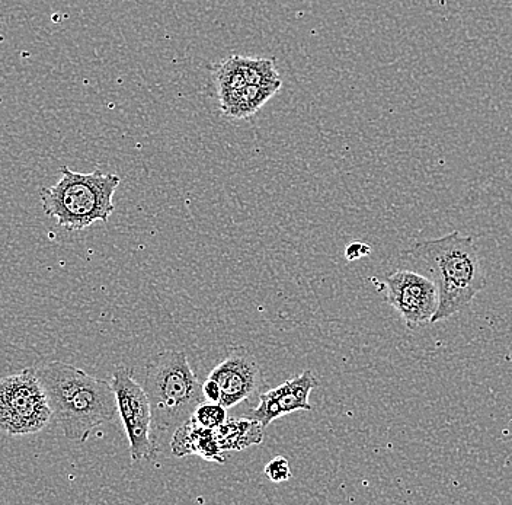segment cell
I'll list each match as a JSON object with an SVG mask.
<instances>
[{"instance_id":"cell-14","label":"cell","mask_w":512,"mask_h":505,"mask_svg":"<svg viewBox=\"0 0 512 505\" xmlns=\"http://www.w3.org/2000/svg\"><path fill=\"white\" fill-rule=\"evenodd\" d=\"M264 475L270 478L275 484H281V482H287L291 478L290 463L286 457L277 456L265 466Z\"/></svg>"},{"instance_id":"cell-1","label":"cell","mask_w":512,"mask_h":505,"mask_svg":"<svg viewBox=\"0 0 512 505\" xmlns=\"http://www.w3.org/2000/svg\"><path fill=\"white\" fill-rule=\"evenodd\" d=\"M35 375L66 439L85 443L96 428L118 414L117 396L107 380L62 361L38 367Z\"/></svg>"},{"instance_id":"cell-5","label":"cell","mask_w":512,"mask_h":505,"mask_svg":"<svg viewBox=\"0 0 512 505\" xmlns=\"http://www.w3.org/2000/svg\"><path fill=\"white\" fill-rule=\"evenodd\" d=\"M51 417L47 395L35 369L0 380V430L9 436H27L43 430Z\"/></svg>"},{"instance_id":"cell-15","label":"cell","mask_w":512,"mask_h":505,"mask_svg":"<svg viewBox=\"0 0 512 505\" xmlns=\"http://www.w3.org/2000/svg\"><path fill=\"white\" fill-rule=\"evenodd\" d=\"M370 254V246L363 244V242H354V244L348 245L347 251H345V258H347V261L352 262L367 257Z\"/></svg>"},{"instance_id":"cell-16","label":"cell","mask_w":512,"mask_h":505,"mask_svg":"<svg viewBox=\"0 0 512 505\" xmlns=\"http://www.w3.org/2000/svg\"><path fill=\"white\" fill-rule=\"evenodd\" d=\"M203 395L206 401L220 402V399H222V389H220L219 383L208 377L206 382L203 383Z\"/></svg>"},{"instance_id":"cell-6","label":"cell","mask_w":512,"mask_h":505,"mask_svg":"<svg viewBox=\"0 0 512 505\" xmlns=\"http://www.w3.org/2000/svg\"><path fill=\"white\" fill-rule=\"evenodd\" d=\"M111 386L117 396L118 412L130 443L133 462H153L158 457V447L152 439V407L142 385L134 379L133 369L117 366L112 372Z\"/></svg>"},{"instance_id":"cell-3","label":"cell","mask_w":512,"mask_h":505,"mask_svg":"<svg viewBox=\"0 0 512 505\" xmlns=\"http://www.w3.org/2000/svg\"><path fill=\"white\" fill-rule=\"evenodd\" d=\"M120 177L101 169L80 174L69 166L60 168V180L53 187L40 190L43 212L57 220V226L78 232L95 222L107 223L114 213V194Z\"/></svg>"},{"instance_id":"cell-13","label":"cell","mask_w":512,"mask_h":505,"mask_svg":"<svg viewBox=\"0 0 512 505\" xmlns=\"http://www.w3.org/2000/svg\"><path fill=\"white\" fill-rule=\"evenodd\" d=\"M191 420L208 430H216L227 421V408L220 402L204 401L198 405Z\"/></svg>"},{"instance_id":"cell-11","label":"cell","mask_w":512,"mask_h":505,"mask_svg":"<svg viewBox=\"0 0 512 505\" xmlns=\"http://www.w3.org/2000/svg\"><path fill=\"white\" fill-rule=\"evenodd\" d=\"M281 88L277 86H243L219 92L220 110L230 120H246L258 113Z\"/></svg>"},{"instance_id":"cell-2","label":"cell","mask_w":512,"mask_h":505,"mask_svg":"<svg viewBox=\"0 0 512 505\" xmlns=\"http://www.w3.org/2000/svg\"><path fill=\"white\" fill-rule=\"evenodd\" d=\"M415 264L424 267L437 284L440 305L431 324L447 321L472 306L486 287L478 246L473 236L451 232L412 245Z\"/></svg>"},{"instance_id":"cell-9","label":"cell","mask_w":512,"mask_h":505,"mask_svg":"<svg viewBox=\"0 0 512 505\" xmlns=\"http://www.w3.org/2000/svg\"><path fill=\"white\" fill-rule=\"evenodd\" d=\"M318 377L312 370H304L302 375L287 380L275 389H268L259 395V405L246 412L245 418L267 428L272 421L283 415L293 414L297 411H312L309 402L310 393L319 388Z\"/></svg>"},{"instance_id":"cell-8","label":"cell","mask_w":512,"mask_h":505,"mask_svg":"<svg viewBox=\"0 0 512 505\" xmlns=\"http://www.w3.org/2000/svg\"><path fill=\"white\" fill-rule=\"evenodd\" d=\"M208 377L219 383L222 389L220 404L227 409L270 389L258 360L243 345L230 347L226 359Z\"/></svg>"},{"instance_id":"cell-7","label":"cell","mask_w":512,"mask_h":505,"mask_svg":"<svg viewBox=\"0 0 512 505\" xmlns=\"http://www.w3.org/2000/svg\"><path fill=\"white\" fill-rule=\"evenodd\" d=\"M386 302L399 313L409 331L431 324L440 305L437 284L416 271L400 270L384 278Z\"/></svg>"},{"instance_id":"cell-12","label":"cell","mask_w":512,"mask_h":505,"mask_svg":"<svg viewBox=\"0 0 512 505\" xmlns=\"http://www.w3.org/2000/svg\"><path fill=\"white\" fill-rule=\"evenodd\" d=\"M214 431L217 443L222 450H243L261 444L265 428L254 420H227Z\"/></svg>"},{"instance_id":"cell-10","label":"cell","mask_w":512,"mask_h":505,"mask_svg":"<svg viewBox=\"0 0 512 505\" xmlns=\"http://www.w3.org/2000/svg\"><path fill=\"white\" fill-rule=\"evenodd\" d=\"M171 447L176 457L197 455L214 462H226L222 455L223 450L214 437V431L201 427L192 420L185 421L176 428Z\"/></svg>"},{"instance_id":"cell-4","label":"cell","mask_w":512,"mask_h":505,"mask_svg":"<svg viewBox=\"0 0 512 505\" xmlns=\"http://www.w3.org/2000/svg\"><path fill=\"white\" fill-rule=\"evenodd\" d=\"M142 386L152 407L153 427L159 431L176 430L206 401L184 351L165 350L150 357Z\"/></svg>"}]
</instances>
